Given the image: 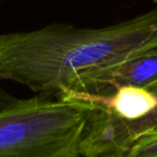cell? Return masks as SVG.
Listing matches in <instances>:
<instances>
[{
	"label": "cell",
	"instance_id": "obj_1",
	"mask_svg": "<svg viewBox=\"0 0 157 157\" xmlns=\"http://www.w3.org/2000/svg\"><path fill=\"white\" fill-rule=\"evenodd\" d=\"M157 48V8L102 28L52 24L0 35V81L41 96L61 95L86 72L117 65Z\"/></svg>",
	"mask_w": 157,
	"mask_h": 157
},
{
	"label": "cell",
	"instance_id": "obj_6",
	"mask_svg": "<svg viewBox=\"0 0 157 157\" xmlns=\"http://www.w3.org/2000/svg\"><path fill=\"white\" fill-rule=\"evenodd\" d=\"M125 157H157V136L144 135L131 146Z\"/></svg>",
	"mask_w": 157,
	"mask_h": 157
},
{
	"label": "cell",
	"instance_id": "obj_5",
	"mask_svg": "<svg viewBox=\"0 0 157 157\" xmlns=\"http://www.w3.org/2000/svg\"><path fill=\"white\" fill-rule=\"evenodd\" d=\"M82 101L101 105L105 109L125 121H136L145 116L156 107V97L144 87L125 85L108 97H93Z\"/></svg>",
	"mask_w": 157,
	"mask_h": 157
},
{
	"label": "cell",
	"instance_id": "obj_2",
	"mask_svg": "<svg viewBox=\"0 0 157 157\" xmlns=\"http://www.w3.org/2000/svg\"><path fill=\"white\" fill-rule=\"evenodd\" d=\"M94 105L44 96L0 112V157H78Z\"/></svg>",
	"mask_w": 157,
	"mask_h": 157
},
{
	"label": "cell",
	"instance_id": "obj_7",
	"mask_svg": "<svg viewBox=\"0 0 157 157\" xmlns=\"http://www.w3.org/2000/svg\"><path fill=\"white\" fill-rule=\"evenodd\" d=\"M17 100L18 99L16 97L12 96L5 88L0 86V112L13 105L15 102H17Z\"/></svg>",
	"mask_w": 157,
	"mask_h": 157
},
{
	"label": "cell",
	"instance_id": "obj_9",
	"mask_svg": "<svg viewBox=\"0 0 157 157\" xmlns=\"http://www.w3.org/2000/svg\"><path fill=\"white\" fill-rule=\"evenodd\" d=\"M0 1H1V0H0Z\"/></svg>",
	"mask_w": 157,
	"mask_h": 157
},
{
	"label": "cell",
	"instance_id": "obj_3",
	"mask_svg": "<svg viewBox=\"0 0 157 157\" xmlns=\"http://www.w3.org/2000/svg\"><path fill=\"white\" fill-rule=\"evenodd\" d=\"M156 97V107L136 121L117 117L98 103L94 105L78 147L81 157H125L142 137L157 128V84L147 88Z\"/></svg>",
	"mask_w": 157,
	"mask_h": 157
},
{
	"label": "cell",
	"instance_id": "obj_8",
	"mask_svg": "<svg viewBox=\"0 0 157 157\" xmlns=\"http://www.w3.org/2000/svg\"><path fill=\"white\" fill-rule=\"evenodd\" d=\"M153 2H154V3H156V5H157V0H153Z\"/></svg>",
	"mask_w": 157,
	"mask_h": 157
},
{
	"label": "cell",
	"instance_id": "obj_4",
	"mask_svg": "<svg viewBox=\"0 0 157 157\" xmlns=\"http://www.w3.org/2000/svg\"><path fill=\"white\" fill-rule=\"evenodd\" d=\"M156 84L157 48H154L117 65L81 74L57 98L84 100L93 97H108L121 86L151 88Z\"/></svg>",
	"mask_w": 157,
	"mask_h": 157
}]
</instances>
